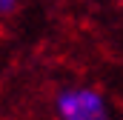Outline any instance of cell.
Returning <instances> with one entry per match:
<instances>
[{
    "mask_svg": "<svg viewBox=\"0 0 123 120\" xmlns=\"http://www.w3.org/2000/svg\"><path fill=\"white\" fill-rule=\"evenodd\" d=\"M20 6H23V0H0V23L3 20H12L20 12Z\"/></svg>",
    "mask_w": 123,
    "mask_h": 120,
    "instance_id": "7a4b0ae2",
    "label": "cell"
},
{
    "mask_svg": "<svg viewBox=\"0 0 123 120\" xmlns=\"http://www.w3.org/2000/svg\"><path fill=\"white\" fill-rule=\"evenodd\" d=\"M55 120H115V103L109 91L89 80H74L55 91L52 97Z\"/></svg>",
    "mask_w": 123,
    "mask_h": 120,
    "instance_id": "6da1fadb",
    "label": "cell"
}]
</instances>
